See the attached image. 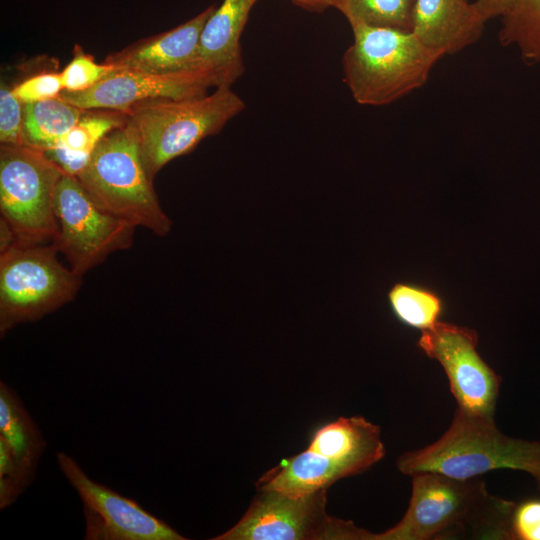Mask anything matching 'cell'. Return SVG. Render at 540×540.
Masks as SVG:
<instances>
[{
  "mask_svg": "<svg viewBox=\"0 0 540 540\" xmlns=\"http://www.w3.org/2000/svg\"><path fill=\"white\" fill-rule=\"evenodd\" d=\"M412 492L402 519L374 540H513L515 502L491 494L483 479L440 473L411 476Z\"/></svg>",
  "mask_w": 540,
  "mask_h": 540,
  "instance_id": "cell-1",
  "label": "cell"
},
{
  "mask_svg": "<svg viewBox=\"0 0 540 540\" xmlns=\"http://www.w3.org/2000/svg\"><path fill=\"white\" fill-rule=\"evenodd\" d=\"M398 470L412 476L440 473L456 479H470L498 469L528 473L540 491V441L503 434L494 418L456 409L445 433L434 443L403 453Z\"/></svg>",
  "mask_w": 540,
  "mask_h": 540,
  "instance_id": "cell-2",
  "label": "cell"
},
{
  "mask_svg": "<svg viewBox=\"0 0 540 540\" xmlns=\"http://www.w3.org/2000/svg\"><path fill=\"white\" fill-rule=\"evenodd\" d=\"M342 57L344 80L360 105L384 106L423 87L443 57L412 31L351 25Z\"/></svg>",
  "mask_w": 540,
  "mask_h": 540,
  "instance_id": "cell-3",
  "label": "cell"
},
{
  "mask_svg": "<svg viewBox=\"0 0 540 540\" xmlns=\"http://www.w3.org/2000/svg\"><path fill=\"white\" fill-rule=\"evenodd\" d=\"M245 107L231 86H219L200 96L146 101L124 113L136 131L144 166L153 180L166 164L219 133Z\"/></svg>",
  "mask_w": 540,
  "mask_h": 540,
  "instance_id": "cell-4",
  "label": "cell"
},
{
  "mask_svg": "<svg viewBox=\"0 0 540 540\" xmlns=\"http://www.w3.org/2000/svg\"><path fill=\"white\" fill-rule=\"evenodd\" d=\"M76 177L94 201L114 216L160 237L171 231L172 221L159 203L128 119L98 143Z\"/></svg>",
  "mask_w": 540,
  "mask_h": 540,
  "instance_id": "cell-5",
  "label": "cell"
},
{
  "mask_svg": "<svg viewBox=\"0 0 540 540\" xmlns=\"http://www.w3.org/2000/svg\"><path fill=\"white\" fill-rule=\"evenodd\" d=\"M53 245L17 244L0 254V335L73 301L82 277L66 268Z\"/></svg>",
  "mask_w": 540,
  "mask_h": 540,
  "instance_id": "cell-6",
  "label": "cell"
},
{
  "mask_svg": "<svg viewBox=\"0 0 540 540\" xmlns=\"http://www.w3.org/2000/svg\"><path fill=\"white\" fill-rule=\"evenodd\" d=\"M64 174L43 150L27 145H1L0 211L18 244L53 242L58 222L53 200Z\"/></svg>",
  "mask_w": 540,
  "mask_h": 540,
  "instance_id": "cell-7",
  "label": "cell"
},
{
  "mask_svg": "<svg viewBox=\"0 0 540 540\" xmlns=\"http://www.w3.org/2000/svg\"><path fill=\"white\" fill-rule=\"evenodd\" d=\"M326 492L304 496L259 490L232 528L214 540H374V535L352 521L326 513Z\"/></svg>",
  "mask_w": 540,
  "mask_h": 540,
  "instance_id": "cell-8",
  "label": "cell"
},
{
  "mask_svg": "<svg viewBox=\"0 0 540 540\" xmlns=\"http://www.w3.org/2000/svg\"><path fill=\"white\" fill-rule=\"evenodd\" d=\"M53 206L59 230L52 243L81 277L133 244L136 226L99 206L75 176L62 175Z\"/></svg>",
  "mask_w": 540,
  "mask_h": 540,
  "instance_id": "cell-9",
  "label": "cell"
},
{
  "mask_svg": "<svg viewBox=\"0 0 540 540\" xmlns=\"http://www.w3.org/2000/svg\"><path fill=\"white\" fill-rule=\"evenodd\" d=\"M474 329L439 321L421 331L417 346L443 368L457 408L473 415L494 418L501 377L477 351Z\"/></svg>",
  "mask_w": 540,
  "mask_h": 540,
  "instance_id": "cell-10",
  "label": "cell"
},
{
  "mask_svg": "<svg viewBox=\"0 0 540 540\" xmlns=\"http://www.w3.org/2000/svg\"><path fill=\"white\" fill-rule=\"evenodd\" d=\"M58 466L83 506L86 540H185L162 519L92 480L68 454L56 453Z\"/></svg>",
  "mask_w": 540,
  "mask_h": 540,
  "instance_id": "cell-11",
  "label": "cell"
},
{
  "mask_svg": "<svg viewBox=\"0 0 540 540\" xmlns=\"http://www.w3.org/2000/svg\"><path fill=\"white\" fill-rule=\"evenodd\" d=\"M210 87H215L214 79L201 68L169 74L115 70L88 90L62 91L59 97L83 110L126 112L146 101L204 95Z\"/></svg>",
  "mask_w": 540,
  "mask_h": 540,
  "instance_id": "cell-12",
  "label": "cell"
},
{
  "mask_svg": "<svg viewBox=\"0 0 540 540\" xmlns=\"http://www.w3.org/2000/svg\"><path fill=\"white\" fill-rule=\"evenodd\" d=\"M217 6H208L185 23L111 53L104 62L115 70L169 74L199 68L197 55L205 23Z\"/></svg>",
  "mask_w": 540,
  "mask_h": 540,
  "instance_id": "cell-13",
  "label": "cell"
},
{
  "mask_svg": "<svg viewBox=\"0 0 540 540\" xmlns=\"http://www.w3.org/2000/svg\"><path fill=\"white\" fill-rule=\"evenodd\" d=\"M258 0H223L202 30L197 66L214 79L215 88L231 86L243 73L240 38Z\"/></svg>",
  "mask_w": 540,
  "mask_h": 540,
  "instance_id": "cell-14",
  "label": "cell"
},
{
  "mask_svg": "<svg viewBox=\"0 0 540 540\" xmlns=\"http://www.w3.org/2000/svg\"><path fill=\"white\" fill-rule=\"evenodd\" d=\"M485 24L469 0H416L412 32L444 57L478 42Z\"/></svg>",
  "mask_w": 540,
  "mask_h": 540,
  "instance_id": "cell-15",
  "label": "cell"
},
{
  "mask_svg": "<svg viewBox=\"0 0 540 540\" xmlns=\"http://www.w3.org/2000/svg\"><path fill=\"white\" fill-rule=\"evenodd\" d=\"M308 450L343 462L358 473L385 456L381 429L362 416L340 417L315 431Z\"/></svg>",
  "mask_w": 540,
  "mask_h": 540,
  "instance_id": "cell-16",
  "label": "cell"
},
{
  "mask_svg": "<svg viewBox=\"0 0 540 540\" xmlns=\"http://www.w3.org/2000/svg\"><path fill=\"white\" fill-rule=\"evenodd\" d=\"M355 474L357 472L351 466L306 449L266 472L256 486L258 491L304 496L327 489L334 482Z\"/></svg>",
  "mask_w": 540,
  "mask_h": 540,
  "instance_id": "cell-17",
  "label": "cell"
},
{
  "mask_svg": "<svg viewBox=\"0 0 540 540\" xmlns=\"http://www.w3.org/2000/svg\"><path fill=\"white\" fill-rule=\"evenodd\" d=\"M0 440L30 485L47 443L19 395L4 381L0 382Z\"/></svg>",
  "mask_w": 540,
  "mask_h": 540,
  "instance_id": "cell-18",
  "label": "cell"
},
{
  "mask_svg": "<svg viewBox=\"0 0 540 540\" xmlns=\"http://www.w3.org/2000/svg\"><path fill=\"white\" fill-rule=\"evenodd\" d=\"M126 122L127 116L121 111L85 110L59 143L44 152L64 173L76 177L88 163L98 143Z\"/></svg>",
  "mask_w": 540,
  "mask_h": 540,
  "instance_id": "cell-19",
  "label": "cell"
},
{
  "mask_svg": "<svg viewBox=\"0 0 540 540\" xmlns=\"http://www.w3.org/2000/svg\"><path fill=\"white\" fill-rule=\"evenodd\" d=\"M84 111L60 97L23 103L24 145L43 151L53 148L79 121Z\"/></svg>",
  "mask_w": 540,
  "mask_h": 540,
  "instance_id": "cell-20",
  "label": "cell"
},
{
  "mask_svg": "<svg viewBox=\"0 0 540 540\" xmlns=\"http://www.w3.org/2000/svg\"><path fill=\"white\" fill-rule=\"evenodd\" d=\"M387 301L399 323L420 331L434 327L445 311V301L435 289L413 282L393 284Z\"/></svg>",
  "mask_w": 540,
  "mask_h": 540,
  "instance_id": "cell-21",
  "label": "cell"
},
{
  "mask_svg": "<svg viewBox=\"0 0 540 540\" xmlns=\"http://www.w3.org/2000/svg\"><path fill=\"white\" fill-rule=\"evenodd\" d=\"M499 41L528 64L540 63V0H516L501 19Z\"/></svg>",
  "mask_w": 540,
  "mask_h": 540,
  "instance_id": "cell-22",
  "label": "cell"
},
{
  "mask_svg": "<svg viewBox=\"0 0 540 540\" xmlns=\"http://www.w3.org/2000/svg\"><path fill=\"white\" fill-rule=\"evenodd\" d=\"M416 0H333L348 23L412 31Z\"/></svg>",
  "mask_w": 540,
  "mask_h": 540,
  "instance_id": "cell-23",
  "label": "cell"
},
{
  "mask_svg": "<svg viewBox=\"0 0 540 540\" xmlns=\"http://www.w3.org/2000/svg\"><path fill=\"white\" fill-rule=\"evenodd\" d=\"M115 69L105 62L97 63L78 46L72 60L60 72L63 91L80 92L94 87Z\"/></svg>",
  "mask_w": 540,
  "mask_h": 540,
  "instance_id": "cell-24",
  "label": "cell"
},
{
  "mask_svg": "<svg viewBox=\"0 0 540 540\" xmlns=\"http://www.w3.org/2000/svg\"><path fill=\"white\" fill-rule=\"evenodd\" d=\"M23 103L13 88H0V142L1 145H24L22 135Z\"/></svg>",
  "mask_w": 540,
  "mask_h": 540,
  "instance_id": "cell-25",
  "label": "cell"
},
{
  "mask_svg": "<svg viewBox=\"0 0 540 540\" xmlns=\"http://www.w3.org/2000/svg\"><path fill=\"white\" fill-rule=\"evenodd\" d=\"M13 91L22 103L57 98L63 91L60 73L36 74L15 85Z\"/></svg>",
  "mask_w": 540,
  "mask_h": 540,
  "instance_id": "cell-26",
  "label": "cell"
},
{
  "mask_svg": "<svg viewBox=\"0 0 540 540\" xmlns=\"http://www.w3.org/2000/svg\"><path fill=\"white\" fill-rule=\"evenodd\" d=\"M511 533L513 540H540V499L515 503Z\"/></svg>",
  "mask_w": 540,
  "mask_h": 540,
  "instance_id": "cell-27",
  "label": "cell"
},
{
  "mask_svg": "<svg viewBox=\"0 0 540 540\" xmlns=\"http://www.w3.org/2000/svg\"><path fill=\"white\" fill-rule=\"evenodd\" d=\"M516 0H475L474 6L485 22L504 17Z\"/></svg>",
  "mask_w": 540,
  "mask_h": 540,
  "instance_id": "cell-28",
  "label": "cell"
},
{
  "mask_svg": "<svg viewBox=\"0 0 540 540\" xmlns=\"http://www.w3.org/2000/svg\"><path fill=\"white\" fill-rule=\"evenodd\" d=\"M18 244L15 233L10 225L1 218L0 220V254L5 253Z\"/></svg>",
  "mask_w": 540,
  "mask_h": 540,
  "instance_id": "cell-29",
  "label": "cell"
},
{
  "mask_svg": "<svg viewBox=\"0 0 540 540\" xmlns=\"http://www.w3.org/2000/svg\"><path fill=\"white\" fill-rule=\"evenodd\" d=\"M298 7L309 11L321 13L326 9L333 7V0H290Z\"/></svg>",
  "mask_w": 540,
  "mask_h": 540,
  "instance_id": "cell-30",
  "label": "cell"
}]
</instances>
